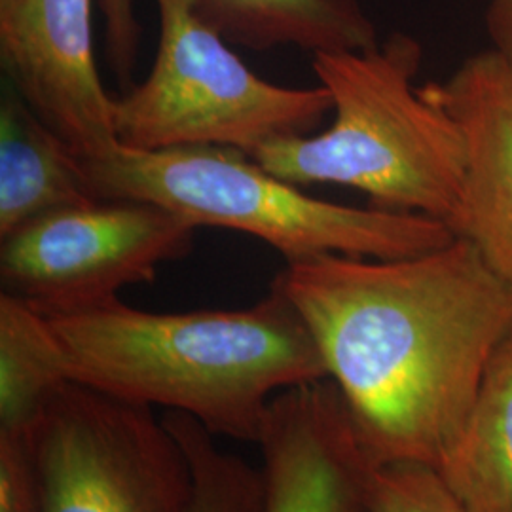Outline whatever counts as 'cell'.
I'll use <instances>...</instances> for the list:
<instances>
[{"mask_svg":"<svg viewBox=\"0 0 512 512\" xmlns=\"http://www.w3.org/2000/svg\"><path fill=\"white\" fill-rule=\"evenodd\" d=\"M376 465L439 469L512 332V289L467 238L408 258L321 255L277 275Z\"/></svg>","mask_w":512,"mask_h":512,"instance_id":"6da1fadb","label":"cell"},{"mask_svg":"<svg viewBox=\"0 0 512 512\" xmlns=\"http://www.w3.org/2000/svg\"><path fill=\"white\" fill-rule=\"evenodd\" d=\"M71 380L255 442L275 397L327 378L304 317L275 277L243 310H139L114 298L46 317Z\"/></svg>","mask_w":512,"mask_h":512,"instance_id":"7a4b0ae2","label":"cell"},{"mask_svg":"<svg viewBox=\"0 0 512 512\" xmlns=\"http://www.w3.org/2000/svg\"><path fill=\"white\" fill-rule=\"evenodd\" d=\"M420 40L393 33L368 50L319 52L311 67L332 99L334 122L249 154L293 184H342L372 207L440 220L459 236L467 150L458 122L414 86Z\"/></svg>","mask_w":512,"mask_h":512,"instance_id":"3957f363","label":"cell"},{"mask_svg":"<svg viewBox=\"0 0 512 512\" xmlns=\"http://www.w3.org/2000/svg\"><path fill=\"white\" fill-rule=\"evenodd\" d=\"M97 198L162 205L196 228L217 226L268 243L287 264L313 256L397 260L458 238L440 220L317 200L236 148L133 150L84 162Z\"/></svg>","mask_w":512,"mask_h":512,"instance_id":"277c9868","label":"cell"},{"mask_svg":"<svg viewBox=\"0 0 512 512\" xmlns=\"http://www.w3.org/2000/svg\"><path fill=\"white\" fill-rule=\"evenodd\" d=\"M158 50L147 78L114 99L122 147L236 148L311 135L332 112L323 86H277L247 67L228 40L205 23L194 0H154Z\"/></svg>","mask_w":512,"mask_h":512,"instance_id":"5b68a950","label":"cell"},{"mask_svg":"<svg viewBox=\"0 0 512 512\" xmlns=\"http://www.w3.org/2000/svg\"><path fill=\"white\" fill-rule=\"evenodd\" d=\"M25 439L38 512H190L192 465L150 406L73 382Z\"/></svg>","mask_w":512,"mask_h":512,"instance_id":"8992f818","label":"cell"},{"mask_svg":"<svg viewBox=\"0 0 512 512\" xmlns=\"http://www.w3.org/2000/svg\"><path fill=\"white\" fill-rule=\"evenodd\" d=\"M196 226L162 205L97 198L33 220L0 245L2 293L46 317L154 283L160 266L194 249Z\"/></svg>","mask_w":512,"mask_h":512,"instance_id":"52a82bcc","label":"cell"},{"mask_svg":"<svg viewBox=\"0 0 512 512\" xmlns=\"http://www.w3.org/2000/svg\"><path fill=\"white\" fill-rule=\"evenodd\" d=\"M93 0H0V59L19 97L82 162L118 147L95 61Z\"/></svg>","mask_w":512,"mask_h":512,"instance_id":"ba28073f","label":"cell"},{"mask_svg":"<svg viewBox=\"0 0 512 512\" xmlns=\"http://www.w3.org/2000/svg\"><path fill=\"white\" fill-rule=\"evenodd\" d=\"M260 512H374L368 456L329 378L281 391L258 440Z\"/></svg>","mask_w":512,"mask_h":512,"instance_id":"9c48e42d","label":"cell"},{"mask_svg":"<svg viewBox=\"0 0 512 512\" xmlns=\"http://www.w3.org/2000/svg\"><path fill=\"white\" fill-rule=\"evenodd\" d=\"M421 92L458 122L465 139L459 236L469 239L512 289V59L490 46Z\"/></svg>","mask_w":512,"mask_h":512,"instance_id":"30bf717a","label":"cell"},{"mask_svg":"<svg viewBox=\"0 0 512 512\" xmlns=\"http://www.w3.org/2000/svg\"><path fill=\"white\" fill-rule=\"evenodd\" d=\"M92 200L80 156L10 86L0 105V239Z\"/></svg>","mask_w":512,"mask_h":512,"instance_id":"8fae6325","label":"cell"},{"mask_svg":"<svg viewBox=\"0 0 512 512\" xmlns=\"http://www.w3.org/2000/svg\"><path fill=\"white\" fill-rule=\"evenodd\" d=\"M194 6L228 42L255 52L296 46L313 55L380 44L357 0H194Z\"/></svg>","mask_w":512,"mask_h":512,"instance_id":"7c38bea8","label":"cell"},{"mask_svg":"<svg viewBox=\"0 0 512 512\" xmlns=\"http://www.w3.org/2000/svg\"><path fill=\"white\" fill-rule=\"evenodd\" d=\"M467 512H512V332L495 349L475 408L439 469Z\"/></svg>","mask_w":512,"mask_h":512,"instance_id":"4fadbf2b","label":"cell"},{"mask_svg":"<svg viewBox=\"0 0 512 512\" xmlns=\"http://www.w3.org/2000/svg\"><path fill=\"white\" fill-rule=\"evenodd\" d=\"M69 384L46 315L18 296L0 294V433L27 437Z\"/></svg>","mask_w":512,"mask_h":512,"instance_id":"5bb4252c","label":"cell"},{"mask_svg":"<svg viewBox=\"0 0 512 512\" xmlns=\"http://www.w3.org/2000/svg\"><path fill=\"white\" fill-rule=\"evenodd\" d=\"M167 427L179 437L194 471L190 512H260V469L222 450L205 427L190 416L165 412Z\"/></svg>","mask_w":512,"mask_h":512,"instance_id":"9a60e30c","label":"cell"},{"mask_svg":"<svg viewBox=\"0 0 512 512\" xmlns=\"http://www.w3.org/2000/svg\"><path fill=\"white\" fill-rule=\"evenodd\" d=\"M374 512H467L439 471L421 463L380 465L372 480Z\"/></svg>","mask_w":512,"mask_h":512,"instance_id":"2e32d148","label":"cell"},{"mask_svg":"<svg viewBox=\"0 0 512 512\" xmlns=\"http://www.w3.org/2000/svg\"><path fill=\"white\" fill-rule=\"evenodd\" d=\"M0 512H38L33 461L25 437L0 433Z\"/></svg>","mask_w":512,"mask_h":512,"instance_id":"e0dca14e","label":"cell"},{"mask_svg":"<svg viewBox=\"0 0 512 512\" xmlns=\"http://www.w3.org/2000/svg\"><path fill=\"white\" fill-rule=\"evenodd\" d=\"M99 8L105 19L110 65L120 82H131L141 38L135 0H99Z\"/></svg>","mask_w":512,"mask_h":512,"instance_id":"ac0fdd59","label":"cell"},{"mask_svg":"<svg viewBox=\"0 0 512 512\" xmlns=\"http://www.w3.org/2000/svg\"><path fill=\"white\" fill-rule=\"evenodd\" d=\"M484 21L492 48L512 59V0H488Z\"/></svg>","mask_w":512,"mask_h":512,"instance_id":"d6986e66","label":"cell"}]
</instances>
